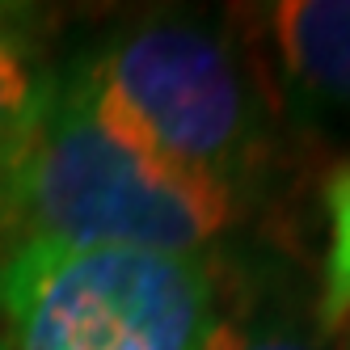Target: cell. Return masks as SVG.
<instances>
[{
    "label": "cell",
    "instance_id": "obj_1",
    "mask_svg": "<svg viewBox=\"0 0 350 350\" xmlns=\"http://www.w3.org/2000/svg\"><path fill=\"white\" fill-rule=\"evenodd\" d=\"M241 194L148 152L102 114L77 64L51 72L0 173V258L17 249L211 254Z\"/></svg>",
    "mask_w": 350,
    "mask_h": 350
},
{
    "label": "cell",
    "instance_id": "obj_2",
    "mask_svg": "<svg viewBox=\"0 0 350 350\" xmlns=\"http://www.w3.org/2000/svg\"><path fill=\"white\" fill-rule=\"evenodd\" d=\"M102 114L148 152L245 194L270 118L241 51L198 17H144L77 59Z\"/></svg>",
    "mask_w": 350,
    "mask_h": 350
},
{
    "label": "cell",
    "instance_id": "obj_3",
    "mask_svg": "<svg viewBox=\"0 0 350 350\" xmlns=\"http://www.w3.org/2000/svg\"><path fill=\"white\" fill-rule=\"evenodd\" d=\"M215 308L207 254L17 249L0 258L5 350H198Z\"/></svg>",
    "mask_w": 350,
    "mask_h": 350
},
{
    "label": "cell",
    "instance_id": "obj_4",
    "mask_svg": "<svg viewBox=\"0 0 350 350\" xmlns=\"http://www.w3.org/2000/svg\"><path fill=\"white\" fill-rule=\"evenodd\" d=\"M270 51L308 114L350 122V0H283L266 9Z\"/></svg>",
    "mask_w": 350,
    "mask_h": 350
},
{
    "label": "cell",
    "instance_id": "obj_5",
    "mask_svg": "<svg viewBox=\"0 0 350 350\" xmlns=\"http://www.w3.org/2000/svg\"><path fill=\"white\" fill-rule=\"evenodd\" d=\"M46 77L51 72L38 59L26 13L13 5H0V173H5L17 144L30 131Z\"/></svg>",
    "mask_w": 350,
    "mask_h": 350
},
{
    "label": "cell",
    "instance_id": "obj_6",
    "mask_svg": "<svg viewBox=\"0 0 350 350\" xmlns=\"http://www.w3.org/2000/svg\"><path fill=\"white\" fill-rule=\"evenodd\" d=\"M325 215L329 249L321 283V329H342L350 325V165H338L325 178Z\"/></svg>",
    "mask_w": 350,
    "mask_h": 350
},
{
    "label": "cell",
    "instance_id": "obj_7",
    "mask_svg": "<svg viewBox=\"0 0 350 350\" xmlns=\"http://www.w3.org/2000/svg\"><path fill=\"white\" fill-rule=\"evenodd\" d=\"M198 350H321V346L287 317H262L249 308H237V312L215 308Z\"/></svg>",
    "mask_w": 350,
    "mask_h": 350
},
{
    "label": "cell",
    "instance_id": "obj_8",
    "mask_svg": "<svg viewBox=\"0 0 350 350\" xmlns=\"http://www.w3.org/2000/svg\"><path fill=\"white\" fill-rule=\"evenodd\" d=\"M0 350H5V338H0Z\"/></svg>",
    "mask_w": 350,
    "mask_h": 350
},
{
    "label": "cell",
    "instance_id": "obj_9",
    "mask_svg": "<svg viewBox=\"0 0 350 350\" xmlns=\"http://www.w3.org/2000/svg\"><path fill=\"white\" fill-rule=\"evenodd\" d=\"M346 350H350V346H346Z\"/></svg>",
    "mask_w": 350,
    "mask_h": 350
}]
</instances>
